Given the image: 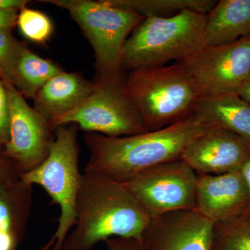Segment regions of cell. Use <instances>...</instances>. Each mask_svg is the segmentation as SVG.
I'll return each mask as SVG.
<instances>
[{
    "mask_svg": "<svg viewBox=\"0 0 250 250\" xmlns=\"http://www.w3.org/2000/svg\"><path fill=\"white\" fill-rule=\"evenodd\" d=\"M250 35V0H220L207 15L206 46L226 45Z\"/></svg>",
    "mask_w": 250,
    "mask_h": 250,
    "instance_id": "17",
    "label": "cell"
},
{
    "mask_svg": "<svg viewBox=\"0 0 250 250\" xmlns=\"http://www.w3.org/2000/svg\"><path fill=\"white\" fill-rule=\"evenodd\" d=\"M67 10L93 47L98 78L124 79L123 49L128 36L142 22L141 15L111 4L107 0H48Z\"/></svg>",
    "mask_w": 250,
    "mask_h": 250,
    "instance_id": "5",
    "label": "cell"
},
{
    "mask_svg": "<svg viewBox=\"0 0 250 250\" xmlns=\"http://www.w3.org/2000/svg\"><path fill=\"white\" fill-rule=\"evenodd\" d=\"M32 185L19 177L0 184V250H16L32 206Z\"/></svg>",
    "mask_w": 250,
    "mask_h": 250,
    "instance_id": "14",
    "label": "cell"
},
{
    "mask_svg": "<svg viewBox=\"0 0 250 250\" xmlns=\"http://www.w3.org/2000/svg\"><path fill=\"white\" fill-rule=\"evenodd\" d=\"M62 72L54 62L41 58L22 44L15 67L14 85L23 96L34 99L50 79Z\"/></svg>",
    "mask_w": 250,
    "mask_h": 250,
    "instance_id": "18",
    "label": "cell"
},
{
    "mask_svg": "<svg viewBox=\"0 0 250 250\" xmlns=\"http://www.w3.org/2000/svg\"><path fill=\"white\" fill-rule=\"evenodd\" d=\"M211 250H250V216L215 224Z\"/></svg>",
    "mask_w": 250,
    "mask_h": 250,
    "instance_id": "20",
    "label": "cell"
},
{
    "mask_svg": "<svg viewBox=\"0 0 250 250\" xmlns=\"http://www.w3.org/2000/svg\"><path fill=\"white\" fill-rule=\"evenodd\" d=\"M249 216H250V215H249Z\"/></svg>",
    "mask_w": 250,
    "mask_h": 250,
    "instance_id": "32",
    "label": "cell"
},
{
    "mask_svg": "<svg viewBox=\"0 0 250 250\" xmlns=\"http://www.w3.org/2000/svg\"><path fill=\"white\" fill-rule=\"evenodd\" d=\"M17 10H0V30L9 31L17 22Z\"/></svg>",
    "mask_w": 250,
    "mask_h": 250,
    "instance_id": "26",
    "label": "cell"
},
{
    "mask_svg": "<svg viewBox=\"0 0 250 250\" xmlns=\"http://www.w3.org/2000/svg\"><path fill=\"white\" fill-rule=\"evenodd\" d=\"M237 94L239 95L242 99L246 101L250 104V77L248 80L241 85V88L237 92Z\"/></svg>",
    "mask_w": 250,
    "mask_h": 250,
    "instance_id": "29",
    "label": "cell"
},
{
    "mask_svg": "<svg viewBox=\"0 0 250 250\" xmlns=\"http://www.w3.org/2000/svg\"><path fill=\"white\" fill-rule=\"evenodd\" d=\"M202 96L237 93L250 77V35L217 46H205L179 61Z\"/></svg>",
    "mask_w": 250,
    "mask_h": 250,
    "instance_id": "9",
    "label": "cell"
},
{
    "mask_svg": "<svg viewBox=\"0 0 250 250\" xmlns=\"http://www.w3.org/2000/svg\"><path fill=\"white\" fill-rule=\"evenodd\" d=\"M20 177L14 164L4 154V148L0 147V184Z\"/></svg>",
    "mask_w": 250,
    "mask_h": 250,
    "instance_id": "25",
    "label": "cell"
},
{
    "mask_svg": "<svg viewBox=\"0 0 250 250\" xmlns=\"http://www.w3.org/2000/svg\"><path fill=\"white\" fill-rule=\"evenodd\" d=\"M250 155V143L228 130L213 127L194 140L181 157L198 175L241 170Z\"/></svg>",
    "mask_w": 250,
    "mask_h": 250,
    "instance_id": "12",
    "label": "cell"
},
{
    "mask_svg": "<svg viewBox=\"0 0 250 250\" xmlns=\"http://www.w3.org/2000/svg\"><path fill=\"white\" fill-rule=\"evenodd\" d=\"M192 115L250 143V104L237 93L202 96Z\"/></svg>",
    "mask_w": 250,
    "mask_h": 250,
    "instance_id": "16",
    "label": "cell"
},
{
    "mask_svg": "<svg viewBox=\"0 0 250 250\" xmlns=\"http://www.w3.org/2000/svg\"><path fill=\"white\" fill-rule=\"evenodd\" d=\"M16 24L24 37L37 43H45L53 31L52 21L45 14L27 7L20 11Z\"/></svg>",
    "mask_w": 250,
    "mask_h": 250,
    "instance_id": "21",
    "label": "cell"
},
{
    "mask_svg": "<svg viewBox=\"0 0 250 250\" xmlns=\"http://www.w3.org/2000/svg\"><path fill=\"white\" fill-rule=\"evenodd\" d=\"M75 228L62 250H91L116 237L141 239L150 217L121 182L102 174H82Z\"/></svg>",
    "mask_w": 250,
    "mask_h": 250,
    "instance_id": "2",
    "label": "cell"
},
{
    "mask_svg": "<svg viewBox=\"0 0 250 250\" xmlns=\"http://www.w3.org/2000/svg\"><path fill=\"white\" fill-rule=\"evenodd\" d=\"M240 170H241L242 175H243V178L245 179L250 195L249 208H248V211L246 212L245 215H250V155L248 156V159L245 161Z\"/></svg>",
    "mask_w": 250,
    "mask_h": 250,
    "instance_id": "28",
    "label": "cell"
},
{
    "mask_svg": "<svg viewBox=\"0 0 250 250\" xmlns=\"http://www.w3.org/2000/svg\"><path fill=\"white\" fill-rule=\"evenodd\" d=\"M21 45L11 32L0 30V75L6 84L14 85L15 67Z\"/></svg>",
    "mask_w": 250,
    "mask_h": 250,
    "instance_id": "22",
    "label": "cell"
},
{
    "mask_svg": "<svg viewBox=\"0 0 250 250\" xmlns=\"http://www.w3.org/2000/svg\"><path fill=\"white\" fill-rule=\"evenodd\" d=\"M10 104V137L4 154L20 174L40 166L49 154L51 129L48 121L26 103L14 85L4 83Z\"/></svg>",
    "mask_w": 250,
    "mask_h": 250,
    "instance_id": "10",
    "label": "cell"
},
{
    "mask_svg": "<svg viewBox=\"0 0 250 250\" xmlns=\"http://www.w3.org/2000/svg\"><path fill=\"white\" fill-rule=\"evenodd\" d=\"M95 83L75 73L62 71L50 79L34 98L36 111L48 123L76 108L95 90Z\"/></svg>",
    "mask_w": 250,
    "mask_h": 250,
    "instance_id": "15",
    "label": "cell"
},
{
    "mask_svg": "<svg viewBox=\"0 0 250 250\" xmlns=\"http://www.w3.org/2000/svg\"><path fill=\"white\" fill-rule=\"evenodd\" d=\"M54 244L53 240L51 239L49 243H47L45 246H42L36 250H53Z\"/></svg>",
    "mask_w": 250,
    "mask_h": 250,
    "instance_id": "30",
    "label": "cell"
},
{
    "mask_svg": "<svg viewBox=\"0 0 250 250\" xmlns=\"http://www.w3.org/2000/svg\"><path fill=\"white\" fill-rule=\"evenodd\" d=\"M123 80L98 78L93 93L83 103L49 121L51 129L73 124L87 133L111 137L147 132L139 111L125 93Z\"/></svg>",
    "mask_w": 250,
    "mask_h": 250,
    "instance_id": "7",
    "label": "cell"
},
{
    "mask_svg": "<svg viewBox=\"0 0 250 250\" xmlns=\"http://www.w3.org/2000/svg\"><path fill=\"white\" fill-rule=\"evenodd\" d=\"M146 129L156 131L193 114L201 92L180 62L130 70L123 80Z\"/></svg>",
    "mask_w": 250,
    "mask_h": 250,
    "instance_id": "3",
    "label": "cell"
},
{
    "mask_svg": "<svg viewBox=\"0 0 250 250\" xmlns=\"http://www.w3.org/2000/svg\"><path fill=\"white\" fill-rule=\"evenodd\" d=\"M215 224L197 210L150 218L141 241L146 250H211Z\"/></svg>",
    "mask_w": 250,
    "mask_h": 250,
    "instance_id": "11",
    "label": "cell"
},
{
    "mask_svg": "<svg viewBox=\"0 0 250 250\" xmlns=\"http://www.w3.org/2000/svg\"><path fill=\"white\" fill-rule=\"evenodd\" d=\"M213 127L192 115L162 129L131 136L87 133L85 143L90 156L84 172L124 182L149 167L179 160L190 143Z\"/></svg>",
    "mask_w": 250,
    "mask_h": 250,
    "instance_id": "1",
    "label": "cell"
},
{
    "mask_svg": "<svg viewBox=\"0 0 250 250\" xmlns=\"http://www.w3.org/2000/svg\"><path fill=\"white\" fill-rule=\"evenodd\" d=\"M29 2L25 0H0V10L21 11Z\"/></svg>",
    "mask_w": 250,
    "mask_h": 250,
    "instance_id": "27",
    "label": "cell"
},
{
    "mask_svg": "<svg viewBox=\"0 0 250 250\" xmlns=\"http://www.w3.org/2000/svg\"><path fill=\"white\" fill-rule=\"evenodd\" d=\"M10 104L7 89L0 81V147L4 148L10 137Z\"/></svg>",
    "mask_w": 250,
    "mask_h": 250,
    "instance_id": "23",
    "label": "cell"
},
{
    "mask_svg": "<svg viewBox=\"0 0 250 250\" xmlns=\"http://www.w3.org/2000/svg\"><path fill=\"white\" fill-rule=\"evenodd\" d=\"M104 242L107 250H146L141 240L134 238L116 237Z\"/></svg>",
    "mask_w": 250,
    "mask_h": 250,
    "instance_id": "24",
    "label": "cell"
},
{
    "mask_svg": "<svg viewBox=\"0 0 250 250\" xmlns=\"http://www.w3.org/2000/svg\"><path fill=\"white\" fill-rule=\"evenodd\" d=\"M1 80V75H0V81Z\"/></svg>",
    "mask_w": 250,
    "mask_h": 250,
    "instance_id": "31",
    "label": "cell"
},
{
    "mask_svg": "<svg viewBox=\"0 0 250 250\" xmlns=\"http://www.w3.org/2000/svg\"><path fill=\"white\" fill-rule=\"evenodd\" d=\"M249 205V191L241 170L198 175L195 210L213 223L239 218Z\"/></svg>",
    "mask_w": 250,
    "mask_h": 250,
    "instance_id": "13",
    "label": "cell"
},
{
    "mask_svg": "<svg viewBox=\"0 0 250 250\" xmlns=\"http://www.w3.org/2000/svg\"><path fill=\"white\" fill-rule=\"evenodd\" d=\"M198 174L183 161L149 167L122 182L150 218L167 212L195 209Z\"/></svg>",
    "mask_w": 250,
    "mask_h": 250,
    "instance_id": "8",
    "label": "cell"
},
{
    "mask_svg": "<svg viewBox=\"0 0 250 250\" xmlns=\"http://www.w3.org/2000/svg\"><path fill=\"white\" fill-rule=\"evenodd\" d=\"M122 9L147 17L167 18L185 10L207 15L214 7L215 0H107Z\"/></svg>",
    "mask_w": 250,
    "mask_h": 250,
    "instance_id": "19",
    "label": "cell"
},
{
    "mask_svg": "<svg viewBox=\"0 0 250 250\" xmlns=\"http://www.w3.org/2000/svg\"><path fill=\"white\" fill-rule=\"evenodd\" d=\"M207 15L185 10L167 18L147 17L123 49V68L132 70L183 60L205 47Z\"/></svg>",
    "mask_w": 250,
    "mask_h": 250,
    "instance_id": "4",
    "label": "cell"
},
{
    "mask_svg": "<svg viewBox=\"0 0 250 250\" xmlns=\"http://www.w3.org/2000/svg\"><path fill=\"white\" fill-rule=\"evenodd\" d=\"M77 125H62L54 130L55 138L45 161L34 170L20 174L26 183L41 186L58 205V227L52 236L53 250H62L64 241L76 222V200L82 182L79 168Z\"/></svg>",
    "mask_w": 250,
    "mask_h": 250,
    "instance_id": "6",
    "label": "cell"
}]
</instances>
